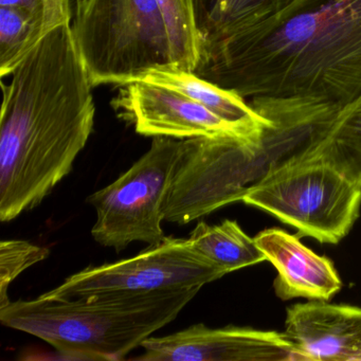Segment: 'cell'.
<instances>
[{"mask_svg":"<svg viewBox=\"0 0 361 361\" xmlns=\"http://www.w3.org/2000/svg\"><path fill=\"white\" fill-rule=\"evenodd\" d=\"M248 101L282 136H305L361 94V0H295L262 24L200 45L193 71Z\"/></svg>","mask_w":361,"mask_h":361,"instance_id":"obj_1","label":"cell"},{"mask_svg":"<svg viewBox=\"0 0 361 361\" xmlns=\"http://www.w3.org/2000/svg\"><path fill=\"white\" fill-rule=\"evenodd\" d=\"M11 75L0 120L3 223L39 206L71 174L96 114L71 23L48 35Z\"/></svg>","mask_w":361,"mask_h":361,"instance_id":"obj_2","label":"cell"},{"mask_svg":"<svg viewBox=\"0 0 361 361\" xmlns=\"http://www.w3.org/2000/svg\"><path fill=\"white\" fill-rule=\"evenodd\" d=\"M200 286L107 293L69 300L10 301L1 324L35 336L77 360H123L177 318Z\"/></svg>","mask_w":361,"mask_h":361,"instance_id":"obj_3","label":"cell"},{"mask_svg":"<svg viewBox=\"0 0 361 361\" xmlns=\"http://www.w3.org/2000/svg\"><path fill=\"white\" fill-rule=\"evenodd\" d=\"M73 31L94 87L177 69L156 0H78Z\"/></svg>","mask_w":361,"mask_h":361,"instance_id":"obj_4","label":"cell"},{"mask_svg":"<svg viewBox=\"0 0 361 361\" xmlns=\"http://www.w3.org/2000/svg\"><path fill=\"white\" fill-rule=\"evenodd\" d=\"M242 202L293 226L300 236L338 244L358 219L361 188L322 160L290 156L268 166Z\"/></svg>","mask_w":361,"mask_h":361,"instance_id":"obj_5","label":"cell"},{"mask_svg":"<svg viewBox=\"0 0 361 361\" xmlns=\"http://www.w3.org/2000/svg\"><path fill=\"white\" fill-rule=\"evenodd\" d=\"M183 139L154 137L149 151L115 181L88 196L96 209L92 235L121 252L134 242L149 246L164 238V204L180 156Z\"/></svg>","mask_w":361,"mask_h":361,"instance_id":"obj_6","label":"cell"},{"mask_svg":"<svg viewBox=\"0 0 361 361\" xmlns=\"http://www.w3.org/2000/svg\"><path fill=\"white\" fill-rule=\"evenodd\" d=\"M263 145L232 137L183 139L164 221L185 225L242 200L265 169Z\"/></svg>","mask_w":361,"mask_h":361,"instance_id":"obj_7","label":"cell"},{"mask_svg":"<svg viewBox=\"0 0 361 361\" xmlns=\"http://www.w3.org/2000/svg\"><path fill=\"white\" fill-rule=\"evenodd\" d=\"M225 274L219 265L197 250L190 238L166 236L135 257L85 268L39 297L69 300L107 293L204 287Z\"/></svg>","mask_w":361,"mask_h":361,"instance_id":"obj_8","label":"cell"},{"mask_svg":"<svg viewBox=\"0 0 361 361\" xmlns=\"http://www.w3.org/2000/svg\"><path fill=\"white\" fill-rule=\"evenodd\" d=\"M120 86L119 96L113 101L114 109L143 136L232 137L263 145L176 90L145 81Z\"/></svg>","mask_w":361,"mask_h":361,"instance_id":"obj_9","label":"cell"},{"mask_svg":"<svg viewBox=\"0 0 361 361\" xmlns=\"http://www.w3.org/2000/svg\"><path fill=\"white\" fill-rule=\"evenodd\" d=\"M135 357L143 361H287L293 346L285 333L248 327L211 329L195 324L162 337L147 338Z\"/></svg>","mask_w":361,"mask_h":361,"instance_id":"obj_10","label":"cell"},{"mask_svg":"<svg viewBox=\"0 0 361 361\" xmlns=\"http://www.w3.org/2000/svg\"><path fill=\"white\" fill-rule=\"evenodd\" d=\"M285 335L293 360H361V308L326 301L295 304L287 310Z\"/></svg>","mask_w":361,"mask_h":361,"instance_id":"obj_11","label":"cell"},{"mask_svg":"<svg viewBox=\"0 0 361 361\" xmlns=\"http://www.w3.org/2000/svg\"><path fill=\"white\" fill-rule=\"evenodd\" d=\"M255 240L278 270L274 290L281 299L329 301L341 289L342 282L333 262L304 246L300 234L293 235L271 228L259 232Z\"/></svg>","mask_w":361,"mask_h":361,"instance_id":"obj_12","label":"cell"},{"mask_svg":"<svg viewBox=\"0 0 361 361\" xmlns=\"http://www.w3.org/2000/svg\"><path fill=\"white\" fill-rule=\"evenodd\" d=\"M140 81L166 86L185 94L259 142H263L266 133L274 128V124L257 114L246 99L200 79L193 73L178 69L155 71Z\"/></svg>","mask_w":361,"mask_h":361,"instance_id":"obj_13","label":"cell"},{"mask_svg":"<svg viewBox=\"0 0 361 361\" xmlns=\"http://www.w3.org/2000/svg\"><path fill=\"white\" fill-rule=\"evenodd\" d=\"M71 18V0H54L39 9L0 7V77L11 75L48 35Z\"/></svg>","mask_w":361,"mask_h":361,"instance_id":"obj_14","label":"cell"},{"mask_svg":"<svg viewBox=\"0 0 361 361\" xmlns=\"http://www.w3.org/2000/svg\"><path fill=\"white\" fill-rule=\"evenodd\" d=\"M290 156L322 160L360 185L361 94L331 121L312 130Z\"/></svg>","mask_w":361,"mask_h":361,"instance_id":"obj_15","label":"cell"},{"mask_svg":"<svg viewBox=\"0 0 361 361\" xmlns=\"http://www.w3.org/2000/svg\"><path fill=\"white\" fill-rule=\"evenodd\" d=\"M295 0H193L194 18L204 43L221 41L269 20Z\"/></svg>","mask_w":361,"mask_h":361,"instance_id":"obj_16","label":"cell"},{"mask_svg":"<svg viewBox=\"0 0 361 361\" xmlns=\"http://www.w3.org/2000/svg\"><path fill=\"white\" fill-rule=\"evenodd\" d=\"M189 238L200 253L226 274L267 261L255 238L247 235L235 221L226 219L212 226L200 221Z\"/></svg>","mask_w":361,"mask_h":361,"instance_id":"obj_17","label":"cell"},{"mask_svg":"<svg viewBox=\"0 0 361 361\" xmlns=\"http://www.w3.org/2000/svg\"><path fill=\"white\" fill-rule=\"evenodd\" d=\"M156 3L168 29L175 66L178 71L193 73L200 54L193 0H156Z\"/></svg>","mask_w":361,"mask_h":361,"instance_id":"obj_18","label":"cell"},{"mask_svg":"<svg viewBox=\"0 0 361 361\" xmlns=\"http://www.w3.org/2000/svg\"><path fill=\"white\" fill-rule=\"evenodd\" d=\"M50 255L46 247L27 240H9L0 243V307L10 302V285L25 270L43 262Z\"/></svg>","mask_w":361,"mask_h":361,"instance_id":"obj_19","label":"cell"},{"mask_svg":"<svg viewBox=\"0 0 361 361\" xmlns=\"http://www.w3.org/2000/svg\"><path fill=\"white\" fill-rule=\"evenodd\" d=\"M54 0H0V7L27 8L39 9Z\"/></svg>","mask_w":361,"mask_h":361,"instance_id":"obj_20","label":"cell"},{"mask_svg":"<svg viewBox=\"0 0 361 361\" xmlns=\"http://www.w3.org/2000/svg\"><path fill=\"white\" fill-rule=\"evenodd\" d=\"M360 188H361V185H360Z\"/></svg>","mask_w":361,"mask_h":361,"instance_id":"obj_21","label":"cell"}]
</instances>
